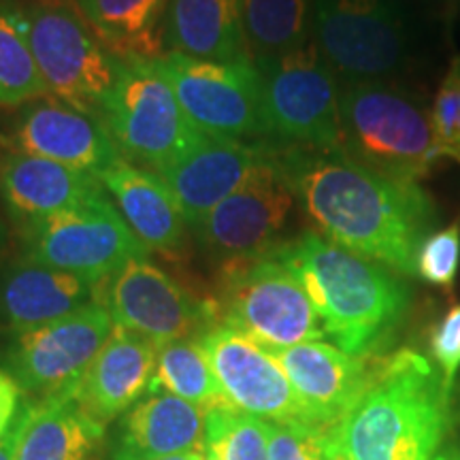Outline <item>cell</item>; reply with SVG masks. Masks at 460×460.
Returning a JSON list of instances; mask_svg holds the SVG:
<instances>
[{
  "mask_svg": "<svg viewBox=\"0 0 460 460\" xmlns=\"http://www.w3.org/2000/svg\"><path fill=\"white\" fill-rule=\"evenodd\" d=\"M278 160L318 234L399 275H416L418 247L437 222L435 200L420 183L379 175L341 149L290 146Z\"/></svg>",
  "mask_w": 460,
  "mask_h": 460,
  "instance_id": "6da1fadb",
  "label": "cell"
},
{
  "mask_svg": "<svg viewBox=\"0 0 460 460\" xmlns=\"http://www.w3.org/2000/svg\"><path fill=\"white\" fill-rule=\"evenodd\" d=\"M452 394L435 362L405 348L377 360L365 393L332 429L335 460H430L450 429Z\"/></svg>",
  "mask_w": 460,
  "mask_h": 460,
  "instance_id": "7a4b0ae2",
  "label": "cell"
},
{
  "mask_svg": "<svg viewBox=\"0 0 460 460\" xmlns=\"http://www.w3.org/2000/svg\"><path fill=\"white\" fill-rule=\"evenodd\" d=\"M273 256L296 275L326 337L343 352L369 358L394 337L410 312L411 290L399 273L318 233L286 241Z\"/></svg>",
  "mask_w": 460,
  "mask_h": 460,
  "instance_id": "3957f363",
  "label": "cell"
},
{
  "mask_svg": "<svg viewBox=\"0 0 460 460\" xmlns=\"http://www.w3.org/2000/svg\"><path fill=\"white\" fill-rule=\"evenodd\" d=\"M341 132V152L394 181L420 183L439 169L427 105L393 82L345 85Z\"/></svg>",
  "mask_w": 460,
  "mask_h": 460,
  "instance_id": "277c9868",
  "label": "cell"
},
{
  "mask_svg": "<svg viewBox=\"0 0 460 460\" xmlns=\"http://www.w3.org/2000/svg\"><path fill=\"white\" fill-rule=\"evenodd\" d=\"M101 118L126 160L158 171L207 135L194 128L156 58H119V71Z\"/></svg>",
  "mask_w": 460,
  "mask_h": 460,
  "instance_id": "5b68a950",
  "label": "cell"
},
{
  "mask_svg": "<svg viewBox=\"0 0 460 460\" xmlns=\"http://www.w3.org/2000/svg\"><path fill=\"white\" fill-rule=\"evenodd\" d=\"M262 84L264 122L292 147L341 149V92L337 73L314 39L301 48L254 58Z\"/></svg>",
  "mask_w": 460,
  "mask_h": 460,
  "instance_id": "8992f818",
  "label": "cell"
},
{
  "mask_svg": "<svg viewBox=\"0 0 460 460\" xmlns=\"http://www.w3.org/2000/svg\"><path fill=\"white\" fill-rule=\"evenodd\" d=\"M312 39L332 71L349 84L390 82L413 49L401 0H314Z\"/></svg>",
  "mask_w": 460,
  "mask_h": 460,
  "instance_id": "52a82bcc",
  "label": "cell"
},
{
  "mask_svg": "<svg viewBox=\"0 0 460 460\" xmlns=\"http://www.w3.org/2000/svg\"><path fill=\"white\" fill-rule=\"evenodd\" d=\"M217 314L269 352L326 337L307 290L273 254L224 264Z\"/></svg>",
  "mask_w": 460,
  "mask_h": 460,
  "instance_id": "ba28073f",
  "label": "cell"
},
{
  "mask_svg": "<svg viewBox=\"0 0 460 460\" xmlns=\"http://www.w3.org/2000/svg\"><path fill=\"white\" fill-rule=\"evenodd\" d=\"M24 9L34 60L49 96L101 115L118 79L119 58L68 0H31Z\"/></svg>",
  "mask_w": 460,
  "mask_h": 460,
  "instance_id": "9c48e42d",
  "label": "cell"
},
{
  "mask_svg": "<svg viewBox=\"0 0 460 460\" xmlns=\"http://www.w3.org/2000/svg\"><path fill=\"white\" fill-rule=\"evenodd\" d=\"M17 228L22 258L99 286L132 258L149 254L107 192L75 209Z\"/></svg>",
  "mask_w": 460,
  "mask_h": 460,
  "instance_id": "30bf717a",
  "label": "cell"
},
{
  "mask_svg": "<svg viewBox=\"0 0 460 460\" xmlns=\"http://www.w3.org/2000/svg\"><path fill=\"white\" fill-rule=\"evenodd\" d=\"M156 62L188 119L203 135L233 141L269 135L261 73L254 58L211 62L166 51Z\"/></svg>",
  "mask_w": 460,
  "mask_h": 460,
  "instance_id": "8fae6325",
  "label": "cell"
},
{
  "mask_svg": "<svg viewBox=\"0 0 460 460\" xmlns=\"http://www.w3.org/2000/svg\"><path fill=\"white\" fill-rule=\"evenodd\" d=\"M113 329L105 305L92 303L39 329L11 335L0 349V367L34 401L73 394Z\"/></svg>",
  "mask_w": 460,
  "mask_h": 460,
  "instance_id": "7c38bea8",
  "label": "cell"
},
{
  "mask_svg": "<svg viewBox=\"0 0 460 460\" xmlns=\"http://www.w3.org/2000/svg\"><path fill=\"white\" fill-rule=\"evenodd\" d=\"M99 303L115 326L164 345L177 339H199L217 324V305L203 301L147 256L132 258L101 284Z\"/></svg>",
  "mask_w": 460,
  "mask_h": 460,
  "instance_id": "4fadbf2b",
  "label": "cell"
},
{
  "mask_svg": "<svg viewBox=\"0 0 460 460\" xmlns=\"http://www.w3.org/2000/svg\"><path fill=\"white\" fill-rule=\"evenodd\" d=\"M295 205L296 194L281 172L275 152L194 230L207 254L216 261H254L273 254L284 243L281 234Z\"/></svg>",
  "mask_w": 460,
  "mask_h": 460,
  "instance_id": "5bb4252c",
  "label": "cell"
},
{
  "mask_svg": "<svg viewBox=\"0 0 460 460\" xmlns=\"http://www.w3.org/2000/svg\"><path fill=\"white\" fill-rule=\"evenodd\" d=\"M199 341L211 362L222 394L234 410L264 422L324 429L298 399L296 390L273 354L254 339L217 322L199 337Z\"/></svg>",
  "mask_w": 460,
  "mask_h": 460,
  "instance_id": "9a60e30c",
  "label": "cell"
},
{
  "mask_svg": "<svg viewBox=\"0 0 460 460\" xmlns=\"http://www.w3.org/2000/svg\"><path fill=\"white\" fill-rule=\"evenodd\" d=\"M7 146L9 152L54 160L94 177L124 160L101 115L82 111L49 94L20 107Z\"/></svg>",
  "mask_w": 460,
  "mask_h": 460,
  "instance_id": "2e32d148",
  "label": "cell"
},
{
  "mask_svg": "<svg viewBox=\"0 0 460 460\" xmlns=\"http://www.w3.org/2000/svg\"><path fill=\"white\" fill-rule=\"evenodd\" d=\"M273 156V149L261 143L205 137L183 156L152 172L171 190L188 226L199 228L217 205Z\"/></svg>",
  "mask_w": 460,
  "mask_h": 460,
  "instance_id": "e0dca14e",
  "label": "cell"
},
{
  "mask_svg": "<svg viewBox=\"0 0 460 460\" xmlns=\"http://www.w3.org/2000/svg\"><path fill=\"white\" fill-rule=\"evenodd\" d=\"M271 354L315 422L331 430L360 399L373 373L365 356L348 354L326 341L298 343Z\"/></svg>",
  "mask_w": 460,
  "mask_h": 460,
  "instance_id": "ac0fdd59",
  "label": "cell"
},
{
  "mask_svg": "<svg viewBox=\"0 0 460 460\" xmlns=\"http://www.w3.org/2000/svg\"><path fill=\"white\" fill-rule=\"evenodd\" d=\"M101 286L26 258L0 271V331L39 329L99 303Z\"/></svg>",
  "mask_w": 460,
  "mask_h": 460,
  "instance_id": "d6986e66",
  "label": "cell"
},
{
  "mask_svg": "<svg viewBox=\"0 0 460 460\" xmlns=\"http://www.w3.org/2000/svg\"><path fill=\"white\" fill-rule=\"evenodd\" d=\"M158 345L115 326L73 396L96 422L107 427L149 393L156 373Z\"/></svg>",
  "mask_w": 460,
  "mask_h": 460,
  "instance_id": "ffe728a7",
  "label": "cell"
},
{
  "mask_svg": "<svg viewBox=\"0 0 460 460\" xmlns=\"http://www.w3.org/2000/svg\"><path fill=\"white\" fill-rule=\"evenodd\" d=\"M105 194L99 177L32 154L0 158V199L17 226L45 220Z\"/></svg>",
  "mask_w": 460,
  "mask_h": 460,
  "instance_id": "44dd1931",
  "label": "cell"
},
{
  "mask_svg": "<svg viewBox=\"0 0 460 460\" xmlns=\"http://www.w3.org/2000/svg\"><path fill=\"white\" fill-rule=\"evenodd\" d=\"M115 209L147 252L172 254L186 239V220L156 172L119 160L99 177Z\"/></svg>",
  "mask_w": 460,
  "mask_h": 460,
  "instance_id": "7402d4cb",
  "label": "cell"
},
{
  "mask_svg": "<svg viewBox=\"0 0 460 460\" xmlns=\"http://www.w3.org/2000/svg\"><path fill=\"white\" fill-rule=\"evenodd\" d=\"M207 411L180 396L154 390L124 413L115 460H158L205 450Z\"/></svg>",
  "mask_w": 460,
  "mask_h": 460,
  "instance_id": "603a6c76",
  "label": "cell"
},
{
  "mask_svg": "<svg viewBox=\"0 0 460 460\" xmlns=\"http://www.w3.org/2000/svg\"><path fill=\"white\" fill-rule=\"evenodd\" d=\"M164 51L211 62L252 60L243 0H171Z\"/></svg>",
  "mask_w": 460,
  "mask_h": 460,
  "instance_id": "cb8c5ba5",
  "label": "cell"
},
{
  "mask_svg": "<svg viewBox=\"0 0 460 460\" xmlns=\"http://www.w3.org/2000/svg\"><path fill=\"white\" fill-rule=\"evenodd\" d=\"M105 435L73 394L26 402L15 460H92Z\"/></svg>",
  "mask_w": 460,
  "mask_h": 460,
  "instance_id": "d4e9b609",
  "label": "cell"
},
{
  "mask_svg": "<svg viewBox=\"0 0 460 460\" xmlns=\"http://www.w3.org/2000/svg\"><path fill=\"white\" fill-rule=\"evenodd\" d=\"M96 37L118 58L164 56V24L171 0H68Z\"/></svg>",
  "mask_w": 460,
  "mask_h": 460,
  "instance_id": "484cf974",
  "label": "cell"
},
{
  "mask_svg": "<svg viewBox=\"0 0 460 460\" xmlns=\"http://www.w3.org/2000/svg\"><path fill=\"white\" fill-rule=\"evenodd\" d=\"M48 94L32 54L24 3L0 0V107H22Z\"/></svg>",
  "mask_w": 460,
  "mask_h": 460,
  "instance_id": "4316f807",
  "label": "cell"
},
{
  "mask_svg": "<svg viewBox=\"0 0 460 460\" xmlns=\"http://www.w3.org/2000/svg\"><path fill=\"white\" fill-rule=\"evenodd\" d=\"M154 390H164V393L180 396L205 411L233 407L222 394L211 362L199 339H177V341L160 345L156 373H154L149 393Z\"/></svg>",
  "mask_w": 460,
  "mask_h": 460,
  "instance_id": "83f0119b",
  "label": "cell"
},
{
  "mask_svg": "<svg viewBox=\"0 0 460 460\" xmlns=\"http://www.w3.org/2000/svg\"><path fill=\"white\" fill-rule=\"evenodd\" d=\"M314 0H243L247 48L252 58L301 48L312 39Z\"/></svg>",
  "mask_w": 460,
  "mask_h": 460,
  "instance_id": "f1b7e54d",
  "label": "cell"
},
{
  "mask_svg": "<svg viewBox=\"0 0 460 460\" xmlns=\"http://www.w3.org/2000/svg\"><path fill=\"white\" fill-rule=\"evenodd\" d=\"M205 450L220 460H269V424L234 407L207 411Z\"/></svg>",
  "mask_w": 460,
  "mask_h": 460,
  "instance_id": "f546056e",
  "label": "cell"
},
{
  "mask_svg": "<svg viewBox=\"0 0 460 460\" xmlns=\"http://www.w3.org/2000/svg\"><path fill=\"white\" fill-rule=\"evenodd\" d=\"M429 113L437 154L460 166V54L447 65Z\"/></svg>",
  "mask_w": 460,
  "mask_h": 460,
  "instance_id": "4dcf8cb0",
  "label": "cell"
},
{
  "mask_svg": "<svg viewBox=\"0 0 460 460\" xmlns=\"http://www.w3.org/2000/svg\"><path fill=\"white\" fill-rule=\"evenodd\" d=\"M460 271V216L422 241L416 256V275L435 288L452 290Z\"/></svg>",
  "mask_w": 460,
  "mask_h": 460,
  "instance_id": "1f68e13d",
  "label": "cell"
},
{
  "mask_svg": "<svg viewBox=\"0 0 460 460\" xmlns=\"http://www.w3.org/2000/svg\"><path fill=\"white\" fill-rule=\"evenodd\" d=\"M269 424V460H335L331 450L332 430L315 427Z\"/></svg>",
  "mask_w": 460,
  "mask_h": 460,
  "instance_id": "d6a6232c",
  "label": "cell"
},
{
  "mask_svg": "<svg viewBox=\"0 0 460 460\" xmlns=\"http://www.w3.org/2000/svg\"><path fill=\"white\" fill-rule=\"evenodd\" d=\"M430 354L447 393H454L460 371V303L447 309L430 335Z\"/></svg>",
  "mask_w": 460,
  "mask_h": 460,
  "instance_id": "836d02e7",
  "label": "cell"
},
{
  "mask_svg": "<svg viewBox=\"0 0 460 460\" xmlns=\"http://www.w3.org/2000/svg\"><path fill=\"white\" fill-rule=\"evenodd\" d=\"M22 396H24V390L17 384V379L0 367V439L15 427L24 411Z\"/></svg>",
  "mask_w": 460,
  "mask_h": 460,
  "instance_id": "e575fe53",
  "label": "cell"
},
{
  "mask_svg": "<svg viewBox=\"0 0 460 460\" xmlns=\"http://www.w3.org/2000/svg\"><path fill=\"white\" fill-rule=\"evenodd\" d=\"M22 418V416H20ZM17 433H20V420L13 429L9 430L7 435L0 439V460H15V450H17Z\"/></svg>",
  "mask_w": 460,
  "mask_h": 460,
  "instance_id": "d590c367",
  "label": "cell"
},
{
  "mask_svg": "<svg viewBox=\"0 0 460 460\" xmlns=\"http://www.w3.org/2000/svg\"><path fill=\"white\" fill-rule=\"evenodd\" d=\"M430 460H460V447H456V446L444 447V450L437 452Z\"/></svg>",
  "mask_w": 460,
  "mask_h": 460,
  "instance_id": "8d00e7d4",
  "label": "cell"
},
{
  "mask_svg": "<svg viewBox=\"0 0 460 460\" xmlns=\"http://www.w3.org/2000/svg\"><path fill=\"white\" fill-rule=\"evenodd\" d=\"M203 458H205V450H192V452L172 454V456L158 458V460H203Z\"/></svg>",
  "mask_w": 460,
  "mask_h": 460,
  "instance_id": "74e56055",
  "label": "cell"
},
{
  "mask_svg": "<svg viewBox=\"0 0 460 460\" xmlns=\"http://www.w3.org/2000/svg\"><path fill=\"white\" fill-rule=\"evenodd\" d=\"M7 245H9V230L3 224V220H0V258H3L4 250H7Z\"/></svg>",
  "mask_w": 460,
  "mask_h": 460,
  "instance_id": "f35d334b",
  "label": "cell"
},
{
  "mask_svg": "<svg viewBox=\"0 0 460 460\" xmlns=\"http://www.w3.org/2000/svg\"><path fill=\"white\" fill-rule=\"evenodd\" d=\"M203 460H220V458H217L216 454H211V452L205 450V458H203Z\"/></svg>",
  "mask_w": 460,
  "mask_h": 460,
  "instance_id": "ab89813d",
  "label": "cell"
}]
</instances>
